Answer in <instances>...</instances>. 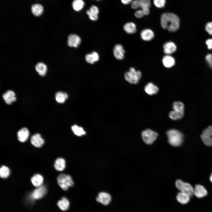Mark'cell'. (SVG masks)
<instances>
[{"label":"cell","mask_w":212,"mask_h":212,"mask_svg":"<svg viewBox=\"0 0 212 212\" xmlns=\"http://www.w3.org/2000/svg\"><path fill=\"white\" fill-rule=\"evenodd\" d=\"M160 23L162 27L171 32H174L178 30L180 26L178 17L171 13L163 14L161 17Z\"/></svg>","instance_id":"obj_1"},{"label":"cell","mask_w":212,"mask_h":212,"mask_svg":"<svg viewBox=\"0 0 212 212\" xmlns=\"http://www.w3.org/2000/svg\"><path fill=\"white\" fill-rule=\"evenodd\" d=\"M166 135L168 142L171 145L178 147L182 143L183 136L179 131L174 129H170L166 132Z\"/></svg>","instance_id":"obj_2"},{"label":"cell","mask_w":212,"mask_h":212,"mask_svg":"<svg viewBox=\"0 0 212 212\" xmlns=\"http://www.w3.org/2000/svg\"><path fill=\"white\" fill-rule=\"evenodd\" d=\"M57 183L63 190L67 191L73 186L74 183L71 176L65 174H59L57 178Z\"/></svg>","instance_id":"obj_3"},{"label":"cell","mask_w":212,"mask_h":212,"mask_svg":"<svg viewBox=\"0 0 212 212\" xmlns=\"http://www.w3.org/2000/svg\"><path fill=\"white\" fill-rule=\"evenodd\" d=\"M141 77V73L139 71H136L131 67L129 71L126 72L125 74V80L130 83L136 84L138 83Z\"/></svg>","instance_id":"obj_4"},{"label":"cell","mask_w":212,"mask_h":212,"mask_svg":"<svg viewBox=\"0 0 212 212\" xmlns=\"http://www.w3.org/2000/svg\"><path fill=\"white\" fill-rule=\"evenodd\" d=\"M175 186L180 192L185 193L192 197L194 195V188L189 183L177 180L175 182Z\"/></svg>","instance_id":"obj_5"},{"label":"cell","mask_w":212,"mask_h":212,"mask_svg":"<svg viewBox=\"0 0 212 212\" xmlns=\"http://www.w3.org/2000/svg\"><path fill=\"white\" fill-rule=\"evenodd\" d=\"M141 135L145 143L148 145H151L156 140L158 134L151 129H147L142 132Z\"/></svg>","instance_id":"obj_6"},{"label":"cell","mask_w":212,"mask_h":212,"mask_svg":"<svg viewBox=\"0 0 212 212\" xmlns=\"http://www.w3.org/2000/svg\"><path fill=\"white\" fill-rule=\"evenodd\" d=\"M201 138L206 145L212 146V126L208 127L203 131Z\"/></svg>","instance_id":"obj_7"},{"label":"cell","mask_w":212,"mask_h":212,"mask_svg":"<svg viewBox=\"0 0 212 212\" xmlns=\"http://www.w3.org/2000/svg\"><path fill=\"white\" fill-rule=\"evenodd\" d=\"M112 198L109 193L105 192H100L96 198V201L104 205H107L111 202Z\"/></svg>","instance_id":"obj_8"},{"label":"cell","mask_w":212,"mask_h":212,"mask_svg":"<svg viewBox=\"0 0 212 212\" xmlns=\"http://www.w3.org/2000/svg\"><path fill=\"white\" fill-rule=\"evenodd\" d=\"M2 97L6 104L11 105L16 100V97L15 92L12 90H9L2 95Z\"/></svg>","instance_id":"obj_9"},{"label":"cell","mask_w":212,"mask_h":212,"mask_svg":"<svg viewBox=\"0 0 212 212\" xmlns=\"http://www.w3.org/2000/svg\"><path fill=\"white\" fill-rule=\"evenodd\" d=\"M47 192L46 187L43 186L37 187L32 192L31 194V197L34 199H37L41 198L44 196Z\"/></svg>","instance_id":"obj_10"},{"label":"cell","mask_w":212,"mask_h":212,"mask_svg":"<svg viewBox=\"0 0 212 212\" xmlns=\"http://www.w3.org/2000/svg\"><path fill=\"white\" fill-rule=\"evenodd\" d=\"M32 144L37 148L41 147L44 144V141L39 133H36L32 135L31 138Z\"/></svg>","instance_id":"obj_11"},{"label":"cell","mask_w":212,"mask_h":212,"mask_svg":"<svg viewBox=\"0 0 212 212\" xmlns=\"http://www.w3.org/2000/svg\"><path fill=\"white\" fill-rule=\"evenodd\" d=\"M207 194V190L201 185L197 184L194 188V195L198 198H203L206 196Z\"/></svg>","instance_id":"obj_12"},{"label":"cell","mask_w":212,"mask_h":212,"mask_svg":"<svg viewBox=\"0 0 212 212\" xmlns=\"http://www.w3.org/2000/svg\"><path fill=\"white\" fill-rule=\"evenodd\" d=\"M81 39L77 35L72 34L69 35L68 37L67 44L70 47H77L80 44Z\"/></svg>","instance_id":"obj_13"},{"label":"cell","mask_w":212,"mask_h":212,"mask_svg":"<svg viewBox=\"0 0 212 212\" xmlns=\"http://www.w3.org/2000/svg\"><path fill=\"white\" fill-rule=\"evenodd\" d=\"M89 18L92 21H95L98 19V15L99 12L98 8L96 6H92L89 10L86 11Z\"/></svg>","instance_id":"obj_14"},{"label":"cell","mask_w":212,"mask_h":212,"mask_svg":"<svg viewBox=\"0 0 212 212\" xmlns=\"http://www.w3.org/2000/svg\"><path fill=\"white\" fill-rule=\"evenodd\" d=\"M113 54L116 59L121 60L124 57L125 51L122 46L120 44L116 45L113 48Z\"/></svg>","instance_id":"obj_15"},{"label":"cell","mask_w":212,"mask_h":212,"mask_svg":"<svg viewBox=\"0 0 212 212\" xmlns=\"http://www.w3.org/2000/svg\"><path fill=\"white\" fill-rule=\"evenodd\" d=\"M29 135V130L26 127H24L20 129L17 132L18 140L21 142H24L28 139Z\"/></svg>","instance_id":"obj_16"},{"label":"cell","mask_w":212,"mask_h":212,"mask_svg":"<svg viewBox=\"0 0 212 212\" xmlns=\"http://www.w3.org/2000/svg\"><path fill=\"white\" fill-rule=\"evenodd\" d=\"M164 52L168 55L172 54L176 50L177 47L174 43L172 42H167L163 46Z\"/></svg>","instance_id":"obj_17"},{"label":"cell","mask_w":212,"mask_h":212,"mask_svg":"<svg viewBox=\"0 0 212 212\" xmlns=\"http://www.w3.org/2000/svg\"><path fill=\"white\" fill-rule=\"evenodd\" d=\"M190 197L188 194L181 192L178 193L176 196L178 202L183 205L186 204L189 202Z\"/></svg>","instance_id":"obj_18"},{"label":"cell","mask_w":212,"mask_h":212,"mask_svg":"<svg viewBox=\"0 0 212 212\" xmlns=\"http://www.w3.org/2000/svg\"><path fill=\"white\" fill-rule=\"evenodd\" d=\"M142 39L144 40L149 41L152 39L154 37V34L151 29H146L143 30L140 33Z\"/></svg>","instance_id":"obj_19"},{"label":"cell","mask_w":212,"mask_h":212,"mask_svg":"<svg viewBox=\"0 0 212 212\" xmlns=\"http://www.w3.org/2000/svg\"><path fill=\"white\" fill-rule=\"evenodd\" d=\"M43 178L40 174L34 175L31 179V181L33 185L37 187L42 186L43 182Z\"/></svg>","instance_id":"obj_20"},{"label":"cell","mask_w":212,"mask_h":212,"mask_svg":"<svg viewBox=\"0 0 212 212\" xmlns=\"http://www.w3.org/2000/svg\"><path fill=\"white\" fill-rule=\"evenodd\" d=\"M145 92L150 95L156 94L158 91V87L152 82L148 83L144 87Z\"/></svg>","instance_id":"obj_21"},{"label":"cell","mask_w":212,"mask_h":212,"mask_svg":"<svg viewBox=\"0 0 212 212\" xmlns=\"http://www.w3.org/2000/svg\"><path fill=\"white\" fill-rule=\"evenodd\" d=\"M54 166L55 169L58 171L63 170L66 167L65 160L62 158H58L55 161Z\"/></svg>","instance_id":"obj_22"},{"label":"cell","mask_w":212,"mask_h":212,"mask_svg":"<svg viewBox=\"0 0 212 212\" xmlns=\"http://www.w3.org/2000/svg\"><path fill=\"white\" fill-rule=\"evenodd\" d=\"M162 62L165 67L167 68H170L175 64V60L172 56L167 54L163 57Z\"/></svg>","instance_id":"obj_23"},{"label":"cell","mask_w":212,"mask_h":212,"mask_svg":"<svg viewBox=\"0 0 212 212\" xmlns=\"http://www.w3.org/2000/svg\"><path fill=\"white\" fill-rule=\"evenodd\" d=\"M58 207L62 210L66 211L67 210L69 206L70 203L69 200L65 197H63L59 200L57 203Z\"/></svg>","instance_id":"obj_24"},{"label":"cell","mask_w":212,"mask_h":212,"mask_svg":"<svg viewBox=\"0 0 212 212\" xmlns=\"http://www.w3.org/2000/svg\"><path fill=\"white\" fill-rule=\"evenodd\" d=\"M140 4V7L141 8L144 15L149 14L150 11L149 8L150 6V0H139Z\"/></svg>","instance_id":"obj_25"},{"label":"cell","mask_w":212,"mask_h":212,"mask_svg":"<svg viewBox=\"0 0 212 212\" xmlns=\"http://www.w3.org/2000/svg\"><path fill=\"white\" fill-rule=\"evenodd\" d=\"M86 61L88 63L93 64L99 60V57L98 54L95 52H92L91 54H87L85 57Z\"/></svg>","instance_id":"obj_26"},{"label":"cell","mask_w":212,"mask_h":212,"mask_svg":"<svg viewBox=\"0 0 212 212\" xmlns=\"http://www.w3.org/2000/svg\"><path fill=\"white\" fill-rule=\"evenodd\" d=\"M67 94L65 92L59 91L55 95V99L56 101L59 103H64L68 98Z\"/></svg>","instance_id":"obj_27"},{"label":"cell","mask_w":212,"mask_h":212,"mask_svg":"<svg viewBox=\"0 0 212 212\" xmlns=\"http://www.w3.org/2000/svg\"><path fill=\"white\" fill-rule=\"evenodd\" d=\"M35 69L39 74L41 76H44L47 72V66L42 62L37 63L35 66Z\"/></svg>","instance_id":"obj_28"},{"label":"cell","mask_w":212,"mask_h":212,"mask_svg":"<svg viewBox=\"0 0 212 212\" xmlns=\"http://www.w3.org/2000/svg\"><path fill=\"white\" fill-rule=\"evenodd\" d=\"M32 14L35 16H39L41 15L43 12V8L40 4H33L31 7Z\"/></svg>","instance_id":"obj_29"},{"label":"cell","mask_w":212,"mask_h":212,"mask_svg":"<svg viewBox=\"0 0 212 212\" xmlns=\"http://www.w3.org/2000/svg\"><path fill=\"white\" fill-rule=\"evenodd\" d=\"M124 30L128 34L135 33L136 31L135 25L132 22H129L125 24L124 26Z\"/></svg>","instance_id":"obj_30"},{"label":"cell","mask_w":212,"mask_h":212,"mask_svg":"<svg viewBox=\"0 0 212 212\" xmlns=\"http://www.w3.org/2000/svg\"><path fill=\"white\" fill-rule=\"evenodd\" d=\"M85 6V2L83 0H74L72 6L73 9L78 11L81 10Z\"/></svg>","instance_id":"obj_31"},{"label":"cell","mask_w":212,"mask_h":212,"mask_svg":"<svg viewBox=\"0 0 212 212\" xmlns=\"http://www.w3.org/2000/svg\"><path fill=\"white\" fill-rule=\"evenodd\" d=\"M71 129L74 134L77 136H80L86 134L85 132L82 127L77 125H73Z\"/></svg>","instance_id":"obj_32"},{"label":"cell","mask_w":212,"mask_h":212,"mask_svg":"<svg viewBox=\"0 0 212 212\" xmlns=\"http://www.w3.org/2000/svg\"><path fill=\"white\" fill-rule=\"evenodd\" d=\"M173 108L174 110L176 112L184 113V105L181 102H175L173 105Z\"/></svg>","instance_id":"obj_33"},{"label":"cell","mask_w":212,"mask_h":212,"mask_svg":"<svg viewBox=\"0 0 212 212\" xmlns=\"http://www.w3.org/2000/svg\"><path fill=\"white\" fill-rule=\"evenodd\" d=\"M10 170L5 165H2L0 169V176L3 178H7L9 175Z\"/></svg>","instance_id":"obj_34"},{"label":"cell","mask_w":212,"mask_h":212,"mask_svg":"<svg viewBox=\"0 0 212 212\" xmlns=\"http://www.w3.org/2000/svg\"><path fill=\"white\" fill-rule=\"evenodd\" d=\"M184 113L180 112L173 110L170 112L169 115L171 119L177 120L182 118L184 115Z\"/></svg>","instance_id":"obj_35"},{"label":"cell","mask_w":212,"mask_h":212,"mask_svg":"<svg viewBox=\"0 0 212 212\" xmlns=\"http://www.w3.org/2000/svg\"><path fill=\"white\" fill-rule=\"evenodd\" d=\"M153 3L156 7L158 8H162L164 6L165 3V0H153Z\"/></svg>","instance_id":"obj_36"},{"label":"cell","mask_w":212,"mask_h":212,"mask_svg":"<svg viewBox=\"0 0 212 212\" xmlns=\"http://www.w3.org/2000/svg\"><path fill=\"white\" fill-rule=\"evenodd\" d=\"M205 29L210 34L212 35V22L208 23L206 25Z\"/></svg>","instance_id":"obj_37"},{"label":"cell","mask_w":212,"mask_h":212,"mask_svg":"<svg viewBox=\"0 0 212 212\" xmlns=\"http://www.w3.org/2000/svg\"><path fill=\"white\" fill-rule=\"evenodd\" d=\"M132 7L134 9H136L140 7V4L139 0H135L131 4Z\"/></svg>","instance_id":"obj_38"},{"label":"cell","mask_w":212,"mask_h":212,"mask_svg":"<svg viewBox=\"0 0 212 212\" xmlns=\"http://www.w3.org/2000/svg\"><path fill=\"white\" fill-rule=\"evenodd\" d=\"M134 15L137 18H141L144 15L143 10H140L137 11L135 13Z\"/></svg>","instance_id":"obj_39"},{"label":"cell","mask_w":212,"mask_h":212,"mask_svg":"<svg viewBox=\"0 0 212 212\" xmlns=\"http://www.w3.org/2000/svg\"><path fill=\"white\" fill-rule=\"evenodd\" d=\"M206 59L209 66L212 67V54H207L206 56Z\"/></svg>","instance_id":"obj_40"},{"label":"cell","mask_w":212,"mask_h":212,"mask_svg":"<svg viewBox=\"0 0 212 212\" xmlns=\"http://www.w3.org/2000/svg\"><path fill=\"white\" fill-rule=\"evenodd\" d=\"M206 44L207 45L208 48L209 49H212V39L207 40Z\"/></svg>","instance_id":"obj_41"},{"label":"cell","mask_w":212,"mask_h":212,"mask_svg":"<svg viewBox=\"0 0 212 212\" xmlns=\"http://www.w3.org/2000/svg\"><path fill=\"white\" fill-rule=\"evenodd\" d=\"M121 1L123 4H127L131 2L132 0H121Z\"/></svg>","instance_id":"obj_42"},{"label":"cell","mask_w":212,"mask_h":212,"mask_svg":"<svg viewBox=\"0 0 212 212\" xmlns=\"http://www.w3.org/2000/svg\"><path fill=\"white\" fill-rule=\"evenodd\" d=\"M210 180L211 182L212 183V173L211 174V175H210Z\"/></svg>","instance_id":"obj_43"},{"label":"cell","mask_w":212,"mask_h":212,"mask_svg":"<svg viewBox=\"0 0 212 212\" xmlns=\"http://www.w3.org/2000/svg\"><path fill=\"white\" fill-rule=\"evenodd\" d=\"M97 0V1H100V0Z\"/></svg>","instance_id":"obj_44"}]
</instances>
